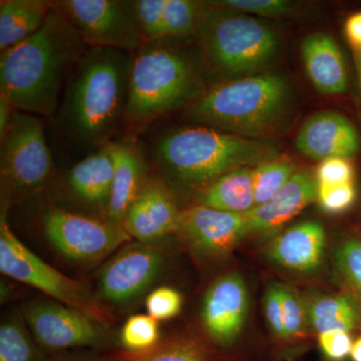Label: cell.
I'll use <instances>...</instances> for the list:
<instances>
[{"label": "cell", "instance_id": "1", "mask_svg": "<svg viewBox=\"0 0 361 361\" xmlns=\"http://www.w3.org/2000/svg\"><path fill=\"white\" fill-rule=\"evenodd\" d=\"M75 25L52 7L35 35L1 51L0 87L16 111L49 116L87 51Z\"/></svg>", "mask_w": 361, "mask_h": 361}, {"label": "cell", "instance_id": "2", "mask_svg": "<svg viewBox=\"0 0 361 361\" xmlns=\"http://www.w3.org/2000/svg\"><path fill=\"white\" fill-rule=\"evenodd\" d=\"M132 54L90 47L71 75L65 90L61 118L68 134L80 144L106 146L125 118Z\"/></svg>", "mask_w": 361, "mask_h": 361}, {"label": "cell", "instance_id": "3", "mask_svg": "<svg viewBox=\"0 0 361 361\" xmlns=\"http://www.w3.org/2000/svg\"><path fill=\"white\" fill-rule=\"evenodd\" d=\"M277 155L269 142L210 127L173 130L155 149L164 172L189 187L209 186L233 170L257 166Z\"/></svg>", "mask_w": 361, "mask_h": 361}, {"label": "cell", "instance_id": "4", "mask_svg": "<svg viewBox=\"0 0 361 361\" xmlns=\"http://www.w3.org/2000/svg\"><path fill=\"white\" fill-rule=\"evenodd\" d=\"M173 39L148 40L133 59L125 120L142 125L184 106L200 84L198 66Z\"/></svg>", "mask_w": 361, "mask_h": 361}, {"label": "cell", "instance_id": "5", "mask_svg": "<svg viewBox=\"0 0 361 361\" xmlns=\"http://www.w3.org/2000/svg\"><path fill=\"white\" fill-rule=\"evenodd\" d=\"M288 101L286 80L278 73H261L215 85L187 116L213 129L257 139L276 127Z\"/></svg>", "mask_w": 361, "mask_h": 361}, {"label": "cell", "instance_id": "6", "mask_svg": "<svg viewBox=\"0 0 361 361\" xmlns=\"http://www.w3.org/2000/svg\"><path fill=\"white\" fill-rule=\"evenodd\" d=\"M197 35L207 63L221 75L254 73L269 63L278 47L269 26L222 7L208 9Z\"/></svg>", "mask_w": 361, "mask_h": 361}, {"label": "cell", "instance_id": "7", "mask_svg": "<svg viewBox=\"0 0 361 361\" xmlns=\"http://www.w3.org/2000/svg\"><path fill=\"white\" fill-rule=\"evenodd\" d=\"M0 271L14 280L35 287L56 302L82 311L108 325L111 314L84 282L66 276L35 255L14 235L6 215L0 218Z\"/></svg>", "mask_w": 361, "mask_h": 361}, {"label": "cell", "instance_id": "8", "mask_svg": "<svg viewBox=\"0 0 361 361\" xmlns=\"http://www.w3.org/2000/svg\"><path fill=\"white\" fill-rule=\"evenodd\" d=\"M2 188L23 193L44 186L52 171L44 123L37 116L14 110L1 139Z\"/></svg>", "mask_w": 361, "mask_h": 361}, {"label": "cell", "instance_id": "9", "mask_svg": "<svg viewBox=\"0 0 361 361\" xmlns=\"http://www.w3.org/2000/svg\"><path fill=\"white\" fill-rule=\"evenodd\" d=\"M54 6L77 27L85 44L137 52L144 44L135 1L65 0Z\"/></svg>", "mask_w": 361, "mask_h": 361}, {"label": "cell", "instance_id": "10", "mask_svg": "<svg viewBox=\"0 0 361 361\" xmlns=\"http://www.w3.org/2000/svg\"><path fill=\"white\" fill-rule=\"evenodd\" d=\"M42 227L51 245L63 257L75 262L101 260L132 241L123 225L59 208L45 211Z\"/></svg>", "mask_w": 361, "mask_h": 361}, {"label": "cell", "instance_id": "11", "mask_svg": "<svg viewBox=\"0 0 361 361\" xmlns=\"http://www.w3.org/2000/svg\"><path fill=\"white\" fill-rule=\"evenodd\" d=\"M23 317L35 341L45 348H99L110 342L106 325L65 304H28Z\"/></svg>", "mask_w": 361, "mask_h": 361}, {"label": "cell", "instance_id": "12", "mask_svg": "<svg viewBox=\"0 0 361 361\" xmlns=\"http://www.w3.org/2000/svg\"><path fill=\"white\" fill-rule=\"evenodd\" d=\"M163 263L161 252L153 243H128L102 270V297L116 304L135 300L155 282Z\"/></svg>", "mask_w": 361, "mask_h": 361}, {"label": "cell", "instance_id": "13", "mask_svg": "<svg viewBox=\"0 0 361 361\" xmlns=\"http://www.w3.org/2000/svg\"><path fill=\"white\" fill-rule=\"evenodd\" d=\"M249 310V294L239 273L218 278L206 292L202 322L207 334L219 345H230L241 334Z\"/></svg>", "mask_w": 361, "mask_h": 361}, {"label": "cell", "instance_id": "14", "mask_svg": "<svg viewBox=\"0 0 361 361\" xmlns=\"http://www.w3.org/2000/svg\"><path fill=\"white\" fill-rule=\"evenodd\" d=\"M180 217V211L172 193L158 180H149L142 184L123 226L132 238L154 243L179 230Z\"/></svg>", "mask_w": 361, "mask_h": 361}, {"label": "cell", "instance_id": "15", "mask_svg": "<svg viewBox=\"0 0 361 361\" xmlns=\"http://www.w3.org/2000/svg\"><path fill=\"white\" fill-rule=\"evenodd\" d=\"M297 149L313 160L353 158L360 153V133L346 116L336 111H320L310 116L299 130Z\"/></svg>", "mask_w": 361, "mask_h": 361}, {"label": "cell", "instance_id": "16", "mask_svg": "<svg viewBox=\"0 0 361 361\" xmlns=\"http://www.w3.org/2000/svg\"><path fill=\"white\" fill-rule=\"evenodd\" d=\"M179 230L199 250L223 254L249 234L245 214L195 206L180 212Z\"/></svg>", "mask_w": 361, "mask_h": 361}, {"label": "cell", "instance_id": "17", "mask_svg": "<svg viewBox=\"0 0 361 361\" xmlns=\"http://www.w3.org/2000/svg\"><path fill=\"white\" fill-rule=\"evenodd\" d=\"M317 197V182L308 171H298L269 201L245 214L249 233H266L293 219Z\"/></svg>", "mask_w": 361, "mask_h": 361}, {"label": "cell", "instance_id": "18", "mask_svg": "<svg viewBox=\"0 0 361 361\" xmlns=\"http://www.w3.org/2000/svg\"><path fill=\"white\" fill-rule=\"evenodd\" d=\"M325 241L324 227L317 221H306L277 235L266 254L281 267L308 273L322 264Z\"/></svg>", "mask_w": 361, "mask_h": 361}, {"label": "cell", "instance_id": "19", "mask_svg": "<svg viewBox=\"0 0 361 361\" xmlns=\"http://www.w3.org/2000/svg\"><path fill=\"white\" fill-rule=\"evenodd\" d=\"M306 73L318 92L329 96L344 94L348 87L345 61L336 40L326 33L308 35L301 45Z\"/></svg>", "mask_w": 361, "mask_h": 361}, {"label": "cell", "instance_id": "20", "mask_svg": "<svg viewBox=\"0 0 361 361\" xmlns=\"http://www.w3.org/2000/svg\"><path fill=\"white\" fill-rule=\"evenodd\" d=\"M114 161L113 182L106 220L123 225L133 202L144 182V163L137 149L123 142H110Z\"/></svg>", "mask_w": 361, "mask_h": 361}, {"label": "cell", "instance_id": "21", "mask_svg": "<svg viewBox=\"0 0 361 361\" xmlns=\"http://www.w3.org/2000/svg\"><path fill=\"white\" fill-rule=\"evenodd\" d=\"M114 161L110 142L71 169L68 184L85 203L108 208L113 182Z\"/></svg>", "mask_w": 361, "mask_h": 361}, {"label": "cell", "instance_id": "22", "mask_svg": "<svg viewBox=\"0 0 361 361\" xmlns=\"http://www.w3.org/2000/svg\"><path fill=\"white\" fill-rule=\"evenodd\" d=\"M54 2L47 0H2L0 2V49H11L40 30Z\"/></svg>", "mask_w": 361, "mask_h": 361}, {"label": "cell", "instance_id": "23", "mask_svg": "<svg viewBox=\"0 0 361 361\" xmlns=\"http://www.w3.org/2000/svg\"><path fill=\"white\" fill-rule=\"evenodd\" d=\"M200 205L226 212L246 214L256 206L253 169L233 170L214 180L200 195Z\"/></svg>", "mask_w": 361, "mask_h": 361}, {"label": "cell", "instance_id": "24", "mask_svg": "<svg viewBox=\"0 0 361 361\" xmlns=\"http://www.w3.org/2000/svg\"><path fill=\"white\" fill-rule=\"evenodd\" d=\"M306 310L311 325L318 334L349 332L357 326L360 318L356 304L343 295L318 297Z\"/></svg>", "mask_w": 361, "mask_h": 361}, {"label": "cell", "instance_id": "25", "mask_svg": "<svg viewBox=\"0 0 361 361\" xmlns=\"http://www.w3.org/2000/svg\"><path fill=\"white\" fill-rule=\"evenodd\" d=\"M208 9L191 0H165L164 39H183L198 32Z\"/></svg>", "mask_w": 361, "mask_h": 361}, {"label": "cell", "instance_id": "26", "mask_svg": "<svg viewBox=\"0 0 361 361\" xmlns=\"http://www.w3.org/2000/svg\"><path fill=\"white\" fill-rule=\"evenodd\" d=\"M25 318L13 316L0 326V361H39V353L25 326Z\"/></svg>", "mask_w": 361, "mask_h": 361}, {"label": "cell", "instance_id": "27", "mask_svg": "<svg viewBox=\"0 0 361 361\" xmlns=\"http://www.w3.org/2000/svg\"><path fill=\"white\" fill-rule=\"evenodd\" d=\"M295 173V165L287 158L276 157L255 166L253 168V186L256 206L269 201Z\"/></svg>", "mask_w": 361, "mask_h": 361}, {"label": "cell", "instance_id": "28", "mask_svg": "<svg viewBox=\"0 0 361 361\" xmlns=\"http://www.w3.org/2000/svg\"><path fill=\"white\" fill-rule=\"evenodd\" d=\"M160 338L158 322L149 315L130 316L123 324L121 342L123 348L135 353H146L156 348Z\"/></svg>", "mask_w": 361, "mask_h": 361}, {"label": "cell", "instance_id": "29", "mask_svg": "<svg viewBox=\"0 0 361 361\" xmlns=\"http://www.w3.org/2000/svg\"><path fill=\"white\" fill-rule=\"evenodd\" d=\"M336 265L361 300V239H348L337 247Z\"/></svg>", "mask_w": 361, "mask_h": 361}, {"label": "cell", "instance_id": "30", "mask_svg": "<svg viewBox=\"0 0 361 361\" xmlns=\"http://www.w3.org/2000/svg\"><path fill=\"white\" fill-rule=\"evenodd\" d=\"M281 290L282 307L285 338H290L302 334L306 326L307 310L304 307L300 297L290 287L280 284Z\"/></svg>", "mask_w": 361, "mask_h": 361}, {"label": "cell", "instance_id": "31", "mask_svg": "<svg viewBox=\"0 0 361 361\" xmlns=\"http://www.w3.org/2000/svg\"><path fill=\"white\" fill-rule=\"evenodd\" d=\"M213 6L265 18L285 16L292 8L291 2L285 0H224L214 2Z\"/></svg>", "mask_w": 361, "mask_h": 361}, {"label": "cell", "instance_id": "32", "mask_svg": "<svg viewBox=\"0 0 361 361\" xmlns=\"http://www.w3.org/2000/svg\"><path fill=\"white\" fill-rule=\"evenodd\" d=\"M182 295L170 287H160L147 297L146 307L148 315L157 320H168L179 314L182 310Z\"/></svg>", "mask_w": 361, "mask_h": 361}, {"label": "cell", "instance_id": "33", "mask_svg": "<svg viewBox=\"0 0 361 361\" xmlns=\"http://www.w3.org/2000/svg\"><path fill=\"white\" fill-rule=\"evenodd\" d=\"M164 4L165 0L135 1L137 20L145 42L164 39Z\"/></svg>", "mask_w": 361, "mask_h": 361}, {"label": "cell", "instance_id": "34", "mask_svg": "<svg viewBox=\"0 0 361 361\" xmlns=\"http://www.w3.org/2000/svg\"><path fill=\"white\" fill-rule=\"evenodd\" d=\"M356 190L353 183L337 186H318L317 197L320 207L329 214H341L355 203Z\"/></svg>", "mask_w": 361, "mask_h": 361}, {"label": "cell", "instance_id": "35", "mask_svg": "<svg viewBox=\"0 0 361 361\" xmlns=\"http://www.w3.org/2000/svg\"><path fill=\"white\" fill-rule=\"evenodd\" d=\"M315 178L318 186L349 184L355 179V169L348 159L329 158L322 161Z\"/></svg>", "mask_w": 361, "mask_h": 361}, {"label": "cell", "instance_id": "36", "mask_svg": "<svg viewBox=\"0 0 361 361\" xmlns=\"http://www.w3.org/2000/svg\"><path fill=\"white\" fill-rule=\"evenodd\" d=\"M130 361H206L197 349L183 343H171L137 353Z\"/></svg>", "mask_w": 361, "mask_h": 361}, {"label": "cell", "instance_id": "37", "mask_svg": "<svg viewBox=\"0 0 361 361\" xmlns=\"http://www.w3.org/2000/svg\"><path fill=\"white\" fill-rule=\"evenodd\" d=\"M264 313L271 330L278 337L285 338L283 307H282L280 284L273 283L268 286L264 296Z\"/></svg>", "mask_w": 361, "mask_h": 361}, {"label": "cell", "instance_id": "38", "mask_svg": "<svg viewBox=\"0 0 361 361\" xmlns=\"http://www.w3.org/2000/svg\"><path fill=\"white\" fill-rule=\"evenodd\" d=\"M318 343L322 353L334 360H341L350 355L353 342L349 332L329 331L319 334Z\"/></svg>", "mask_w": 361, "mask_h": 361}, {"label": "cell", "instance_id": "39", "mask_svg": "<svg viewBox=\"0 0 361 361\" xmlns=\"http://www.w3.org/2000/svg\"><path fill=\"white\" fill-rule=\"evenodd\" d=\"M345 35L355 51H361V13L349 16L345 23Z\"/></svg>", "mask_w": 361, "mask_h": 361}, {"label": "cell", "instance_id": "40", "mask_svg": "<svg viewBox=\"0 0 361 361\" xmlns=\"http://www.w3.org/2000/svg\"><path fill=\"white\" fill-rule=\"evenodd\" d=\"M13 106L6 96L0 92V137H4L7 129H8L9 123H11V116H13Z\"/></svg>", "mask_w": 361, "mask_h": 361}, {"label": "cell", "instance_id": "41", "mask_svg": "<svg viewBox=\"0 0 361 361\" xmlns=\"http://www.w3.org/2000/svg\"><path fill=\"white\" fill-rule=\"evenodd\" d=\"M350 356L353 361H361V338L353 342Z\"/></svg>", "mask_w": 361, "mask_h": 361}, {"label": "cell", "instance_id": "42", "mask_svg": "<svg viewBox=\"0 0 361 361\" xmlns=\"http://www.w3.org/2000/svg\"><path fill=\"white\" fill-rule=\"evenodd\" d=\"M355 63L356 68H357L358 80H360L361 90V51H355Z\"/></svg>", "mask_w": 361, "mask_h": 361}]
</instances>
